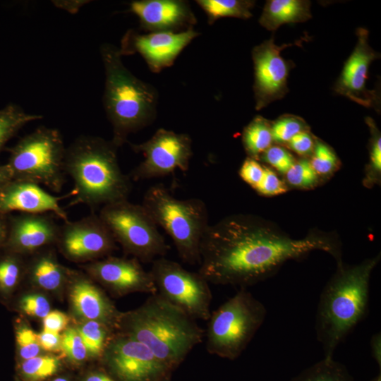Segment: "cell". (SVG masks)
<instances>
[{"label": "cell", "mask_w": 381, "mask_h": 381, "mask_svg": "<svg viewBox=\"0 0 381 381\" xmlns=\"http://www.w3.org/2000/svg\"><path fill=\"white\" fill-rule=\"evenodd\" d=\"M322 250L341 263L339 241L310 233L294 238L277 226L251 214H234L209 225L200 247L198 272L217 285L246 289L275 274L288 260Z\"/></svg>", "instance_id": "cell-1"}, {"label": "cell", "mask_w": 381, "mask_h": 381, "mask_svg": "<svg viewBox=\"0 0 381 381\" xmlns=\"http://www.w3.org/2000/svg\"><path fill=\"white\" fill-rule=\"evenodd\" d=\"M116 327L148 347L170 370L205 337L195 319L157 293L150 294L138 308L120 315Z\"/></svg>", "instance_id": "cell-2"}, {"label": "cell", "mask_w": 381, "mask_h": 381, "mask_svg": "<svg viewBox=\"0 0 381 381\" xmlns=\"http://www.w3.org/2000/svg\"><path fill=\"white\" fill-rule=\"evenodd\" d=\"M380 255L358 265H337L322 289L315 315V334L325 356H332L337 347L366 316L371 273Z\"/></svg>", "instance_id": "cell-3"}, {"label": "cell", "mask_w": 381, "mask_h": 381, "mask_svg": "<svg viewBox=\"0 0 381 381\" xmlns=\"http://www.w3.org/2000/svg\"><path fill=\"white\" fill-rule=\"evenodd\" d=\"M117 149L111 140L92 135H80L66 147L65 171L73 181L71 205L95 210L128 200L131 182L120 168Z\"/></svg>", "instance_id": "cell-4"}, {"label": "cell", "mask_w": 381, "mask_h": 381, "mask_svg": "<svg viewBox=\"0 0 381 381\" xmlns=\"http://www.w3.org/2000/svg\"><path fill=\"white\" fill-rule=\"evenodd\" d=\"M99 50L105 75L103 105L112 126L111 141L119 147L131 133L155 120L158 93L124 66L119 48L104 43Z\"/></svg>", "instance_id": "cell-5"}, {"label": "cell", "mask_w": 381, "mask_h": 381, "mask_svg": "<svg viewBox=\"0 0 381 381\" xmlns=\"http://www.w3.org/2000/svg\"><path fill=\"white\" fill-rule=\"evenodd\" d=\"M142 205L171 237L181 260L199 265L200 242L210 225L205 202L198 198L177 199L157 184L147 190Z\"/></svg>", "instance_id": "cell-6"}, {"label": "cell", "mask_w": 381, "mask_h": 381, "mask_svg": "<svg viewBox=\"0 0 381 381\" xmlns=\"http://www.w3.org/2000/svg\"><path fill=\"white\" fill-rule=\"evenodd\" d=\"M267 316L265 306L246 289L211 312L205 332L207 351L234 360L246 349Z\"/></svg>", "instance_id": "cell-7"}, {"label": "cell", "mask_w": 381, "mask_h": 381, "mask_svg": "<svg viewBox=\"0 0 381 381\" xmlns=\"http://www.w3.org/2000/svg\"><path fill=\"white\" fill-rule=\"evenodd\" d=\"M66 148L59 131L40 126L9 148L8 166L13 179L43 185L59 193L65 183Z\"/></svg>", "instance_id": "cell-8"}, {"label": "cell", "mask_w": 381, "mask_h": 381, "mask_svg": "<svg viewBox=\"0 0 381 381\" xmlns=\"http://www.w3.org/2000/svg\"><path fill=\"white\" fill-rule=\"evenodd\" d=\"M99 217L116 241L143 262L163 257L169 249L157 225L142 205L123 200L102 206Z\"/></svg>", "instance_id": "cell-9"}, {"label": "cell", "mask_w": 381, "mask_h": 381, "mask_svg": "<svg viewBox=\"0 0 381 381\" xmlns=\"http://www.w3.org/2000/svg\"><path fill=\"white\" fill-rule=\"evenodd\" d=\"M150 272L163 298L195 320L209 319L212 296L209 283L198 272L161 257L152 262Z\"/></svg>", "instance_id": "cell-10"}, {"label": "cell", "mask_w": 381, "mask_h": 381, "mask_svg": "<svg viewBox=\"0 0 381 381\" xmlns=\"http://www.w3.org/2000/svg\"><path fill=\"white\" fill-rule=\"evenodd\" d=\"M130 145L134 152H141L145 157L131 173L135 180L163 176L176 169L186 171L189 169L193 150L188 134L159 128L147 141Z\"/></svg>", "instance_id": "cell-11"}, {"label": "cell", "mask_w": 381, "mask_h": 381, "mask_svg": "<svg viewBox=\"0 0 381 381\" xmlns=\"http://www.w3.org/2000/svg\"><path fill=\"white\" fill-rule=\"evenodd\" d=\"M103 356L121 381H161L170 370L148 347L121 333L109 341Z\"/></svg>", "instance_id": "cell-12"}, {"label": "cell", "mask_w": 381, "mask_h": 381, "mask_svg": "<svg viewBox=\"0 0 381 381\" xmlns=\"http://www.w3.org/2000/svg\"><path fill=\"white\" fill-rule=\"evenodd\" d=\"M300 42L278 46L272 37L253 49V92L257 110L283 98L288 92L287 79L293 64L285 60L281 52L287 47L299 45Z\"/></svg>", "instance_id": "cell-13"}, {"label": "cell", "mask_w": 381, "mask_h": 381, "mask_svg": "<svg viewBox=\"0 0 381 381\" xmlns=\"http://www.w3.org/2000/svg\"><path fill=\"white\" fill-rule=\"evenodd\" d=\"M115 239L99 215L91 214L60 226L56 243L70 260L84 261L107 255L115 248Z\"/></svg>", "instance_id": "cell-14"}, {"label": "cell", "mask_w": 381, "mask_h": 381, "mask_svg": "<svg viewBox=\"0 0 381 381\" xmlns=\"http://www.w3.org/2000/svg\"><path fill=\"white\" fill-rule=\"evenodd\" d=\"M199 35L193 28L180 32L140 34L128 30L122 39L119 50L122 56L138 53L152 72L159 73L172 66L181 51Z\"/></svg>", "instance_id": "cell-15"}, {"label": "cell", "mask_w": 381, "mask_h": 381, "mask_svg": "<svg viewBox=\"0 0 381 381\" xmlns=\"http://www.w3.org/2000/svg\"><path fill=\"white\" fill-rule=\"evenodd\" d=\"M356 45L346 61L342 71L335 83L336 92L365 107L377 108L378 96L368 90L365 83L371 62L379 57L368 43V31L360 28L356 30Z\"/></svg>", "instance_id": "cell-16"}, {"label": "cell", "mask_w": 381, "mask_h": 381, "mask_svg": "<svg viewBox=\"0 0 381 381\" xmlns=\"http://www.w3.org/2000/svg\"><path fill=\"white\" fill-rule=\"evenodd\" d=\"M89 274L117 294L143 292L155 294L152 277L137 259L109 257L87 267Z\"/></svg>", "instance_id": "cell-17"}, {"label": "cell", "mask_w": 381, "mask_h": 381, "mask_svg": "<svg viewBox=\"0 0 381 381\" xmlns=\"http://www.w3.org/2000/svg\"><path fill=\"white\" fill-rule=\"evenodd\" d=\"M129 11L138 16L140 27L150 32H180L193 28L197 22L186 1H133Z\"/></svg>", "instance_id": "cell-18"}, {"label": "cell", "mask_w": 381, "mask_h": 381, "mask_svg": "<svg viewBox=\"0 0 381 381\" xmlns=\"http://www.w3.org/2000/svg\"><path fill=\"white\" fill-rule=\"evenodd\" d=\"M60 226L45 214L20 213L8 216L4 248L20 254L35 253L56 243Z\"/></svg>", "instance_id": "cell-19"}, {"label": "cell", "mask_w": 381, "mask_h": 381, "mask_svg": "<svg viewBox=\"0 0 381 381\" xmlns=\"http://www.w3.org/2000/svg\"><path fill=\"white\" fill-rule=\"evenodd\" d=\"M61 197H56L40 185L23 180L12 179L0 190V212L8 214L17 211L26 214L52 212L64 222L66 211L59 205Z\"/></svg>", "instance_id": "cell-20"}, {"label": "cell", "mask_w": 381, "mask_h": 381, "mask_svg": "<svg viewBox=\"0 0 381 381\" xmlns=\"http://www.w3.org/2000/svg\"><path fill=\"white\" fill-rule=\"evenodd\" d=\"M70 297L73 308L79 316L116 327L120 314L100 289L87 279H75Z\"/></svg>", "instance_id": "cell-21"}, {"label": "cell", "mask_w": 381, "mask_h": 381, "mask_svg": "<svg viewBox=\"0 0 381 381\" xmlns=\"http://www.w3.org/2000/svg\"><path fill=\"white\" fill-rule=\"evenodd\" d=\"M311 18L310 2L306 0H270L263 8L260 24L276 30L285 23L305 22Z\"/></svg>", "instance_id": "cell-22"}, {"label": "cell", "mask_w": 381, "mask_h": 381, "mask_svg": "<svg viewBox=\"0 0 381 381\" xmlns=\"http://www.w3.org/2000/svg\"><path fill=\"white\" fill-rule=\"evenodd\" d=\"M28 270L35 284L50 291L59 289L66 276L65 270L49 252L37 256Z\"/></svg>", "instance_id": "cell-23"}, {"label": "cell", "mask_w": 381, "mask_h": 381, "mask_svg": "<svg viewBox=\"0 0 381 381\" xmlns=\"http://www.w3.org/2000/svg\"><path fill=\"white\" fill-rule=\"evenodd\" d=\"M272 141L271 123L261 116H255L243 131V147L248 157L256 160L272 146Z\"/></svg>", "instance_id": "cell-24"}, {"label": "cell", "mask_w": 381, "mask_h": 381, "mask_svg": "<svg viewBox=\"0 0 381 381\" xmlns=\"http://www.w3.org/2000/svg\"><path fill=\"white\" fill-rule=\"evenodd\" d=\"M205 11L210 25L224 17L248 19L252 16L254 1L249 0H197Z\"/></svg>", "instance_id": "cell-25"}, {"label": "cell", "mask_w": 381, "mask_h": 381, "mask_svg": "<svg viewBox=\"0 0 381 381\" xmlns=\"http://www.w3.org/2000/svg\"><path fill=\"white\" fill-rule=\"evenodd\" d=\"M42 117L40 114L27 113L15 104H9L0 109V152L23 126Z\"/></svg>", "instance_id": "cell-26"}, {"label": "cell", "mask_w": 381, "mask_h": 381, "mask_svg": "<svg viewBox=\"0 0 381 381\" xmlns=\"http://www.w3.org/2000/svg\"><path fill=\"white\" fill-rule=\"evenodd\" d=\"M292 381H353V379L344 365L335 361L332 356H325Z\"/></svg>", "instance_id": "cell-27"}, {"label": "cell", "mask_w": 381, "mask_h": 381, "mask_svg": "<svg viewBox=\"0 0 381 381\" xmlns=\"http://www.w3.org/2000/svg\"><path fill=\"white\" fill-rule=\"evenodd\" d=\"M2 252L0 255V294L9 296L20 282L23 264L21 255L4 247Z\"/></svg>", "instance_id": "cell-28"}, {"label": "cell", "mask_w": 381, "mask_h": 381, "mask_svg": "<svg viewBox=\"0 0 381 381\" xmlns=\"http://www.w3.org/2000/svg\"><path fill=\"white\" fill-rule=\"evenodd\" d=\"M109 327L111 326L99 321L88 320L77 329L89 356H103L109 341Z\"/></svg>", "instance_id": "cell-29"}, {"label": "cell", "mask_w": 381, "mask_h": 381, "mask_svg": "<svg viewBox=\"0 0 381 381\" xmlns=\"http://www.w3.org/2000/svg\"><path fill=\"white\" fill-rule=\"evenodd\" d=\"M59 366L58 358L52 356H37L23 361L20 370L22 375L32 381H40L54 375Z\"/></svg>", "instance_id": "cell-30"}, {"label": "cell", "mask_w": 381, "mask_h": 381, "mask_svg": "<svg viewBox=\"0 0 381 381\" xmlns=\"http://www.w3.org/2000/svg\"><path fill=\"white\" fill-rule=\"evenodd\" d=\"M273 140L287 143L297 133L308 131L305 121L294 115H284L271 124Z\"/></svg>", "instance_id": "cell-31"}, {"label": "cell", "mask_w": 381, "mask_h": 381, "mask_svg": "<svg viewBox=\"0 0 381 381\" xmlns=\"http://www.w3.org/2000/svg\"><path fill=\"white\" fill-rule=\"evenodd\" d=\"M309 162L318 175L331 173L337 167L339 162L334 151L321 141L315 142L313 155Z\"/></svg>", "instance_id": "cell-32"}, {"label": "cell", "mask_w": 381, "mask_h": 381, "mask_svg": "<svg viewBox=\"0 0 381 381\" xmlns=\"http://www.w3.org/2000/svg\"><path fill=\"white\" fill-rule=\"evenodd\" d=\"M285 175L289 183L296 187H311L318 181L317 173L311 167L310 162L305 159L296 161Z\"/></svg>", "instance_id": "cell-33"}, {"label": "cell", "mask_w": 381, "mask_h": 381, "mask_svg": "<svg viewBox=\"0 0 381 381\" xmlns=\"http://www.w3.org/2000/svg\"><path fill=\"white\" fill-rule=\"evenodd\" d=\"M16 341L18 355L23 361L37 356L40 353L41 347L37 334L26 326L17 329Z\"/></svg>", "instance_id": "cell-34"}, {"label": "cell", "mask_w": 381, "mask_h": 381, "mask_svg": "<svg viewBox=\"0 0 381 381\" xmlns=\"http://www.w3.org/2000/svg\"><path fill=\"white\" fill-rule=\"evenodd\" d=\"M252 188L264 195H277L287 190L285 183L274 171L265 166Z\"/></svg>", "instance_id": "cell-35"}, {"label": "cell", "mask_w": 381, "mask_h": 381, "mask_svg": "<svg viewBox=\"0 0 381 381\" xmlns=\"http://www.w3.org/2000/svg\"><path fill=\"white\" fill-rule=\"evenodd\" d=\"M61 350L66 357L75 362L84 361L88 354L78 329L69 328L62 335Z\"/></svg>", "instance_id": "cell-36"}, {"label": "cell", "mask_w": 381, "mask_h": 381, "mask_svg": "<svg viewBox=\"0 0 381 381\" xmlns=\"http://www.w3.org/2000/svg\"><path fill=\"white\" fill-rule=\"evenodd\" d=\"M260 157L282 174H285L296 162L289 151L278 145L270 147Z\"/></svg>", "instance_id": "cell-37"}, {"label": "cell", "mask_w": 381, "mask_h": 381, "mask_svg": "<svg viewBox=\"0 0 381 381\" xmlns=\"http://www.w3.org/2000/svg\"><path fill=\"white\" fill-rule=\"evenodd\" d=\"M20 309L26 315L44 318L50 312V305L47 299L38 294H28L19 301Z\"/></svg>", "instance_id": "cell-38"}, {"label": "cell", "mask_w": 381, "mask_h": 381, "mask_svg": "<svg viewBox=\"0 0 381 381\" xmlns=\"http://www.w3.org/2000/svg\"><path fill=\"white\" fill-rule=\"evenodd\" d=\"M366 122L371 129V133L373 135L370 150V167L373 172L380 174L381 170L380 134L372 119L368 118Z\"/></svg>", "instance_id": "cell-39"}, {"label": "cell", "mask_w": 381, "mask_h": 381, "mask_svg": "<svg viewBox=\"0 0 381 381\" xmlns=\"http://www.w3.org/2000/svg\"><path fill=\"white\" fill-rule=\"evenodd\" d=\"M315 143L308 131L297 133L287 143L289 147L300 155H306L313 152Z\"/></svg>", "instance_id": "cell-40"}, {"label": "cell", "mask_w": 381, "mask_h": 381, "mask_svg": "<svg viewBox=\"0 0 381 381\" xmlns=\"http://www.w3.org/2000/svg\"><path fill=\"white\" fill-rule=\"evenodd\" d=\"M69 322L66 314L59 310L50 311L43 318V330L59 333L66 329Z\"/></svg>", "instance_id": "cell-41"}, {"label": "cell", "mask_w": 381, "mask_h": 381, "mask_svg": "<svg viewBox=\"0 0 381 381\" xmlns=\"http://www.w3.org/2000/svg\"><path fill=\"white\" fill-rule=\"evenodd\" d=\"M37 338L41 349L49 352L61 350L62 336L59 333L43 330L37 334Z\"/></svg>", "instance_id": "cell-42"}, {"label": "cell", "mask_w": 381, "mask_h": 381, "mask_svg": "<svg viewBox=\"0 0 381 381\" xmlns=\"http://www.w3.org/2000/svg\"><path fill=\"white\" fill-rule=\"evenodd\" d=\"M371 355L380 368L381 366V333L374 334L370 341Z\"/></svg>", "instance_id": "cell-43"}, {"label": "cell", "mask_w": 381, "mask_h": 381, "mask_svg": "<svg viewBox=\"0 0 381 381\" xmlns=\"http://www.w3.org/2000/svg\"><path fill=\"white\" fill-rule=\"evenodd\" d=\"M8 230V214L0 212V249H1L6 241Z\"/></svg>", "instance_id": "cell-44"}, {"label": "cell", "mask_w": 381, "mask_h": 381, "mask_svg": "<svg viewBox=\"0 0 381 381\" xmlns=\"http://www.w3.org/2000/svg\"><path fill=\"white\" fill-rule=\"evenodd\" d=\"M13 179L8 166L5 164L0 165V190Z\"/></svg>", "instance_id": "cell-45"}, {"label": "cell", "mask_w": 381, "mask_h": 381, "mask_svg": "<svg viewBox=\"0 0 381 381\" xmlns=\"http://www.w3.org/2000/svg\"><path fill=\"white\" fill-rule=\"evenodd\" d=\"M83 1H71V3H68V1H59L58 6H60L62 8L68 10L70 12H73V10H74V12H75L81 6H83Z\"/></svg>", "instance_id": "cell-46"}, {"label": "cell", "mask_w": 381, "mask_h": 381, "mask_svg": "<svg viewBox=\"0 0 381 381\" xmlns=\"http://www.w3.org/2000/svg\"><path fill=\"white\" fill-rule=\"evenodd\" d=\"M85 381H114V380L104 373H92L89 376H87L85 379Z\"/></svg>", "instance_id": "cell-47"}, {"label": "cell", "mask_w": 381, "mask_h": 381, "mask_svg": "<svg viewBox=\"0 0 381 381\" xmlns=\"http://www.w3.org/2000/svg\"><path fill=\"white\" fill-rule=\"evenodd\" d=\"M372 381H381V376H380V374H379L378 376H377L375 378H374L373 380H372Z\"/></svg>", "instance_id": "cell-48"}, {"label": "cell", "mask_w": 381, "mask_h": 381, "mask_svg": "<svg viewBox=\"0 0 381 381\" xmlns=\"http://www.w3.org/2000/svg\"><path fill=\"white\" fill-rule=\"evenodd\" d=\"M53 381H68V380L65 378L59 377V378H56Z\"/></svg>", "instance_id": "cell-49"}, {"label": "cell", "mask_w": 381, "mask_h": 381, "mask_svg": "<svg viewBox=\"0 0 381 381\" xmlns=\"http://www.w3.org/2000/svg\"><path fill=\"white\" fill-rule=\"evenodd\" d=\"M161 381H167V380H164L162 379Z\"/></svg>", "instance_id": "cell-50"}]
</instances>
